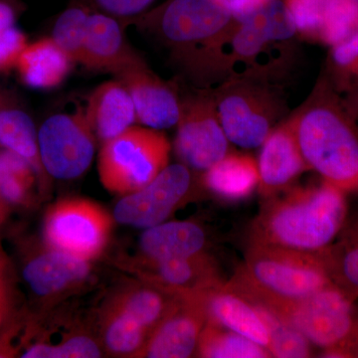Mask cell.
Masks as SVG:
<instances>
[{"instance_id": "1", "label": "cell", "mask_w": 358, "mask_h": 358, "mask_svg": "<svg viewBox=\"0 0 358 358\" xmlns=\"http://www.w3.org/2000/svg\"><path fill=\"white\" fill-rule=\"evenodd\" d=\"M268 199L252 226L251 243L320 254L329 248L345 222L343 190L327 181Z\"/></svg>"}, {"instance_id": "2", "label": "cell", "mask_w": 358, "mask_h": 358, "mask_svg": "<svg viewBox=\"0 0 358 358\" xmlns=\"http://www.w3.org/2000/svg\"><path fill=\"white\" fill-rule=\"evenodd\" d=\"M310 169L341 190L358 186V131L343 103L326 84L291 120Z\"/></svg>"}, {"instance_id": "3", "label": "cell", "mask_w": 358, "mask_h": 358, "mask_svg": "<svg viewBox=\"0 0 358 358\" xmlns=\"http://www.w3.org/2000/svg\"><path fill=\"white\" fill-rule=\"evenodd\" d=\"M251 301L277 310L334 282L319 254L250 243L244 263L229 282Z\"/></svg>"}, {"instance_id": "4", "label": "cell", "mask_w": 358, "mask_h": 358, "mask_svg": "<svg viewBox=\"0 0 358 358\" xmlns=\"http://www.w3.org/2000/svg\"><path fill=\"white\" fill-rule=\"evenodd\" d=\"M171 150L159 129L129 127L103 143L98 162L101 182L115 194L138 192L169 166Z\"/></svg>"}, {"instance_id": "5", "label": "cell", "mask_w": 358, "mask_h": 358, "mask_svg": "<svg viewBox=\"0 0 358 358\" xmlns=\"http://www.w3.org/2000/svg\"><path fill=\"white\" fill-rule=\"evenodd\" d=\"M352 301L333 284L303 300L274 310L310 343L327 350V357H345L358 327Z\"/></svg>"}, {"instance_id": "6", "label": "cell", "mask_w": 358, "mask_h": 358, "mask_svg": "<svg viewBox=\"0 0 358 358\" xmlns=\"http://www.w3.org/2000/svg\"><path fill=\"white\" fill-rule=\"evenodd\" d=\"M112 218L103 207L83 199L61 200L47 212L43 234L49 248L91 261L103 253Z\"/></svg>"}, {"instance_id": "7", "label": "cell", "mask_w": 358, "mask_h": 358, "mask_svg": "<svg viewBox=\"0 0 358 358\" xmlns=\"http://www.w3.org/2000/svg\"><path fill=\"white\" fill-rule=\"evenodd\" d=\"M219 122L228 140L238 147H261L281 112L274 93L249 82H233L213 96Z\"/></svg>"}, {"instance_id": "8", "label": "cell", "mask_w": 358, "mask_h": 358, "mask_svg": "<svg viewBox=\"0 0 358 358\" xmlns=\"http://www.w3.org/2000/svg\"><path fill=\"white\" fill-rule=\"evenodd\" d=\"M95 138L83 108L74 114L51 115L38 131L39 155L44 171L54 178H79L93 162Z\"/></svg>"}, {"instance_id": "9", "label": "cell", "mask_w": 358, "mask_h": 358, "mask_svg": "<svg viewBox=\"0 0 358 358\" xmlns=\"http://www.w3.org/2000/svg\"><path fill=\"white\" fill-rule=\"evenodd\" d=\"M174 150L181 164L203 171L229 154V140L219 122L213 96L180 101Z\"/></svg>"}, {"instance_id": "10", "label": "cell", "mask_w": 358, "mask_h": 358, "mask_svg": "<svg viewBox=\"0 0 358 358\" xmlns=\"http://www.w3.org/2000/svg\"><path fill=\"white\" fill-rule=\"evenodd\" d=\"M192 185L185 164L167 166L145 187L124 195L115 206L114 218L124 225L150 228L164 222L176 209Z\"/></svg>"}, {"instance_id": "11", "label": "cell", "mask_w": 358, "mask_h": 358, "mask_svg": "<svg viewBox=\"0 0 358 358\" xmlns=\"http://www.w3.org/2000/svg\"><path fill=\"white\" fill-rule=\"evenodd\" d=\"M112 73L129 92L136 109V122L159 131L178 124L180 100L176 92L134 52Z\"/></svg>"}, {"instance_id": "12", "label": "cell", "mask_w": 358, "mask_h": 358, "mask_svg": "<svg viewBox=\"0 0 358 358\" xmlns=\"http://www.w3.org/2000/svg\"><path fill=\"white\" fill-rule=\"evenodd\" d=\"M155 17L162 36L180 46L211 41L234 21L228 0H167Z\"/></svg>"}, {"instance_id": "13", "label": "cell", "mask_w": 358, "mask_h": 358, "mask_svg": "<svg viewBox=\"0 0 358 358\" xmlns=\"http://www.w3.org/2000/svg\"><path fill=\"white\" fill-rule=\"evenodd\" d=\"M126 267L140 281L176 296L205 294L223 282L215 260L206 252L164 260L138 257Z\"/></svg>"}, {"instance_id": "14", "label": "cell", "mask_w": 358, "mask_h": 358, "mask_svg": "<svg viewBox=\"0 0 358 358\" xmlns=\"http://www.w3.org/2000/svg\"><path fill=\"white\" fill-rule=\"evenodd\" d=\"M205 294L178 296L150 334L140 357L187 358L196 355L207 322Z\"/></svg>"}, {"instance_id": "15", "label": "cell", "mask_w": 358, "mask_h": 358, "mask_svg": "<svg viewBox=\"0 0 358 358\" xmlns=\"http://www.w3.org/2000/svg\"><path fill=\"white\" fill-rule=\"evenodd\" d=\"M258 169L259 190L266 199L278 194L310 169L301 154L291 120L273 129L264 141Z\"/></svg>"}, {"instance_id": "16", "label": "cell", "mask_w": 358, "mask_h": 358, "mask_svg": "<svg viewBox=\"0 0 358 358\" xmlns=\"http://www.w3.org/2000/svg\"><path fill=\"white\" fill-rule=\"evenodd\" d=\"M91 275V264L47 247L33 256L23 268V277L37 296L57 299L80 288Z\"/></svg>"}, {"instance_id": "17", "label": "cell", "mask_w": 358, "mask_h": 358, "mask_svg": "<svg viewBox=\"0 0 358 358\" xmlns=\"http://www.w3.org/2000/svg\"><path fill=\"white\" fill-rule=\"evenodd\" d=\"M207 320L270 348L267 327L253 303L233 288L230 282H221L205 294Z\"/></svg>"}, {"instance_id": "18", "label": "cell", "mask_w": 358, "mask_h": 358, "mask_svg": "<svg viewBox=\"0 0 358 358\" xmlns=\"http://www.w3.org/2000/svg\"><path fill=\"white\" fill-rule=\"evenodd\" d=\"M84 112L94 136L102 145L136 122L133 100L119 80L96 87L90 95Z\"/></svg>"}, {"instance_id": "19", "label": "cell", "mask_w": 358, "mask_h": 358, "mask_svg": "<svg viewBox=\"0 0 358 358\" xmlns=\"http://www.w3.org/2000/svg\"><path fill=\"white\" fill-rule=\"evenodd\" d=\"M133 53L119 20L91 9L81 64L90 69L113 72Z\"/></svg>"}, {"instance_id": "20", "label": "cell", "mask_w": 358, "mask_h": 358, "mask_svg": "<svg viewBox=\"0 0 358 358\" xmlns=\"http://www.w3.org/2000/svg\"><path fill=\"white\" fill-rule=\"evenodd\" d=\"M206 243V234L197 224L173 221L147 228L141 235L138 248L143 258L164 260L202 253Z\"/></svg>"}, {"instance_id": "21", "label": "cell", "mask_w": 358, "mask_h": 358, "mask_svg": "<svg viewBox=\"0 0 358 358\" xmlns=\"http://www.w3.org/2000/svg\"><path fill=\"white\" fill-rule=\"evenodd\" d=\"M230 3L233 20L270 43L287 41L296 33L288 6L282 0H238Z\"/></svg>"}, {"instance_id": "22", "label": "cell", "mask_w": 358, "mask_h": 358, "mask_svg": "<svg viewBox=\"0 0 358 358\" xmlns=\"http://www.w3.org/2000/svg\"><path fill=\"white\" fill-rule=\"evenodd\" d=\"M72 61L52 38L28 44L18 60L21 80L35 89H50L64 81Z\"/></svg>"}, {"instance_id": "23", "label": "cell", "mask_w": 358, "mask_h": 358, "mask_svg": "<svg viewBox=\"0 0 358 358\" xmlns=\"http://www.w3.org/2000/svg\"><path fill=\"white\" fill-rule=\"evenodd\" d=\"M176 298L178 296L140 281L138 284L120 289L108 301L107 306L129 315L152 334L173 307Z\"/></svg>"}, {"instance_id": "24", "label": "cell", "mask_w": 358, "mask_h": 358, "mask_svg": "<svg viewBox=\"0 0 358 358\" xmlns=\"http://www.w3.org/2000/svg\"><path fill=\"white\" fill-rule=\"evenodd\" d=\"M204 182L223 199H245L259 185L258 164L250 155L228 154L205 171Z\"/></svg>"}, {"instance_id": "25", "label": "cell", "mask_w": 358, "mask_h": 358, "mask_svg": "<svg viewBox=\"0 0 358 358\" xmlns=\"http://www.w3.org/2000/svg\"><path fill=\"white\" fill-rule=\"evenodd\" d=\"M150 331L115 308L106 306L101 315V338L106 352L117 357H140Z\"/></svg>"}, {"instance_id": "26", "label": "cell", "mask_w": 358, "mask_h": 358, "mask_svg": "<svg viewBox=\"0 0 358 358\" xmlns=\"http://www.w3.org/2000/svg\"><path fill=\"white\" fill-rule=\"evenodd\" d=\"M0 145L29 162L37 176L45 171L40 159L38 134L31 117L23 110L0 109Z\"/></svg>"}, {"instance_id": "27", "label": "cell", "mask_w": 358, "mask_h": 358, "mask_svg": "<svg viewBox=\"0 0 358 358\" xmlns=\"http://www.w3.org/2000/svg\"><path fill=\"white\" fill-rule=\"evenodd\" d=\"M196 355L204 358L273 357L267 348L208 320L200 336Z\"/></svg>"}, {"instance_id": "28", "label": "cell", "mask_w": 358, "mask_h": 358, "mask_svg": "<svg viewBox=\"0 0 358 358\" xmlns=\"http://www.w3.org/2000/svg\"><path fill=\"white\" fill-rule=\"evenodd\" d=\"M331 282L350 299L358 296V230L319 254Z\"/></svg>"}, {"instance_id": "29", "label": "cell", "mask_w": 358, "mask_h": 358, "mask_svg": "<svg viewBox=\"0 0 358 358\" xmlns=\"http://www.w3.org/2000/svg\"><path fill=\"white\" fill-rule=\"evenodd\" d=\"M251 303L267 327L270 338L268 352L273 357L305 358L312 355L310 341L291 322L274 308L257 301Z\"/></svg>"}, {"instance_id": "30", "label": "cell", "mask_w": 358, "mask_h": 358, "mask_svg": "<svg viewBox=\"0 0 358 358\" xmlns=\"http://www.w3.org/2000/svg\"><path fill=\"white\" fill-rule=\"evenodd\" d=\"M35 173L29 162L10 150L0 152V193L7 203H27L31 196Z\"/></svg>"}, {"instance_id": "31", "label": "cell", "mask_w": 358, "mask_h": 358, "mask_svg": "<svg viewBox=\"0 0 358 358\" xmlns=\"http://www.w3.org/2000/svg\"><path fill=\"white\" fill-rule=\"evenodd\" d=\"M320 41L331 47L358 29V0H320Z\"/></svg>"}, {"instance_id": "32", "label": "cell", "mask_w": 358, "mask_h": 358, "mask_svg": "<svg viewBox=\"0 0 358 358\" xmlns=\"http://www.w3.org/2000/svg\"><path fill=\"white\" fill-rule=\"evenodd\" d=\"M90 13L89 7L77 2L61 13L54 25L52 39L72 62H82Z\"/></svg>"}, {"instance_id": "33", "label": "cell", "mask_w": 358, "mask_h": 358, "mask_svg": "<svg viewBox=\"0 0 358 358\" xmlns=\"http://www.w3.org/2000/svg\"><path fill=\"white\" fill-rule=\"evenodd\" d=\"M100 343L84 334H73L58 343H38L23 352V358H94L101 357Z\"/></svg>"}, {"instance_id": "34", "label": "cell", "mask_w": 358, "mask_h": 358, "mask_svg": "<svg viewBox=\"0 0 358 358\" xmlns=\"http://www.w3.org/2000/svg\"><path fill=\"white\" fill-rule=\"evenodd\" d=\"M296 32L319 40L322 11L320 0H286Z\"/></svg>"}, {"instance_id": "35", "label": "cell", "mask_w": 358, "mask_h": 358, "mask_svg": "<svg viewBox=\"0 0 358 358\" xmlns=\"http://www.w3.org/2000/svg\"><path fill=\"white\" fill-rule=\"evenodd\" d=\"M155 0H79V3L114 16L115 18H129L145 11Z\"/></svg>"}, {"instance_id": "36", "label": "cell", "mask_w": 358, "mask_h": 358, "mask_svg": "<svg viewBox=\"0 0 358 358\" xmlns=\"http://www.w3.org/2000/svg\"><path fill=\"white\" fill-rule=\"evenodd\" d=\"M27 45L25 35L15 25L0 32V72L16 68Z\"/></svg>"}, {"instance_id": "37", "label": "cell", "mask_w": 358, "mask_h": 358, "mask_svg": "<svg viewBox=\"0 0 358 358\" xmlns=\"http://www.w3.org/2000/svg\"><path fill=\"white\" fill-rule=\"evenodd\" d=\"M331 59L343 74L358 78V29L348 38L333 46Z\"/></svg>"}, {"instance_id": "38", "label": "cell", "mask_w": 358, "mask_h": 358, "mask_svg": "<svg viewBox=\"0 0 358 358\" xmlns=\"http://www.w3.org/2000/svg\"><path fill=\"white\" fill-rule=\"evenodd\" d=\"M15 11L13 7L3 0H0V32L14 26Z\"/></svg>"}, {"instance_id": "39", "label": "cell", "mask_w": 358, "mask_h": 358, "mask_svg": "<svg viewBox=\"0 0 358 358\" xmlns=\"http://www.w3.org/2000/svg\"><path fill=\"white\" fill-rule=\"evenodd\" d=\"M1 275L0 274V327L6 320L9 307L8 288Z\"/></svg>"}, {"instance_id": "40", "label": "cell", "mask_w": 358, "mask_h": 358, "mask_svg": "<svg viewBox=\"0 0 358 358\" xmlns=\"http://www.w3.org/2000/svg\"><path fill=\"white\" fill-rule=\"evenodd\" d=\"M348 357H352V355H358V327L352 341L348 346Z\"/></svg>"}, {"instance_id": "41", "label": "cell", "mask_w": 358, "mask_h": 358, "mask_svg": "<svg viewBox=\"0 0 358 358\" xmlns=\"http://www.w3.org/2000/svg\"><path fill=\"white\" fill-rule=\"evenodd\" d=\"M4 201L6 200L3 199V197L1 196V193H0V218L1 219L4 214Z\"/></svg>"}, {"instance_id": "42", "label": "cell", "mask_w": 358, "mask_h": 358, "mask_svg": "<svg viewBox=\"0 0 358 358\" xmlns=\"http://www.w3.org/2000/svg\"><path fill=\"white\" fill-rule=\"evenodd\" d=\"M228 1L233 2V1H238V0H228Z\"/></svg>"}, {"instance_id": "43", "label": "cell", "mask_w": 358, "mask_h": 358, "mask_svg": "<svg viewBox=\"0 0 358 358\" xmlns=\"http://www.w3.org/2000/svg\"><path fill=\"white\" fill-rule=\"evenodd\" d=\"M0 219H1V218H0Z\"/></svg>"}]
</instances>
